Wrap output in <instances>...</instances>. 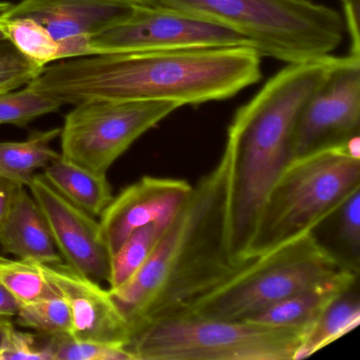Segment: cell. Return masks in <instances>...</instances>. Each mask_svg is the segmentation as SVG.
<instances>
[{
  "label": "cell",
  "mask_w": 360,
  "mask_h": 360,
  "mask_svg": "<svg viewBox=\"0 0 360 360\" xmlns=\"http://www.w3.org/2000/svg\"><path fill=\"white\" fill-rule=\"evenodd\" d=\"M60 131L62 128H53L33 132L24 141L0 142V176L28 187L37 170L60 157L51 147Z\"/></svg>",
  "instance_id": "cell-18"
},
{
  "label": "cell",
  "mask_w": 360,
  "mask_h": 360,
  "mask_svg": "<svg viewBox=\"0 0 360 360\" xmlns=\"http://www.w3.org/2000/svg\"><path fill=\"white\" fill-rule=\"evenodd\" d=\"M4 28L7 41L33 64L45 68L51 63L58 62V41L32 18L5 20Z\"/></svg>",
  "instance_id": "cell-22"
},
{
  "label": "cell",
  "mask_w": 360,
  "mask_h": 360,
  "mask_svg": "<svg viewBox=\"0 0 360 360\" xmlns=\"http://www.w3.org/2000/svg\"><path fill=\"white\" fill-rule=\"evenodd\" d=\"M309 326L174 316L134 334L127 349L134 360H295Z\"/></svg>",
  "instance_id": "cell-7"
},
{
  "label": "cell",
  "mask_w": 360,
  "mask_h": 360,
  "mask_svg": "<svg viewBox=\"0 0 360 360\" xmlns=\"http://www.w3.org/2000/svg\"><path fill=\"white\" fill-rule=\"evenodd\" d=\"M44 178L63 197L88 214L102 216L113 199L107 176L94 174L62 157L44 169Z\"/></svg>",
  "instance_id": "cell-17"
},
{
  "label": "cell",
  "mask_w": 360,
  "mask_h": 360,
  "mask_svg": "<svg viewBox=\"0 0 360 360\" xmlns=\"http://www.w3.org/2000/svg\"><path fill=\"white\" fill-rule=\"evenodd\" d=\"M28 188L47 220L65 263L98 283L108 282L111 254L101 223L63 197L43 174H35Z\"/></svg>",
  "instance_id": "cell-11"
},
{
  "label": "cell",
  "mask_w": 360,
  "mask_h": 360,
  "mask_svg": "<svg viewBox=\"0 0 360 360\" xmlns=\"http://www.w3.org/2000/svg\"><path fill=\"white\" fill-rule=\"evenodd\" d=\"M45 347L50 360H134L124 345L81 340L69 333L50 336Z\"/></svg>",
  "instance_id": "cell-24"
},
{
  "label": "cell",
  "mask_w": 360,
  "mask_h": 360,
  "mask_svg": "<svg viewBox=\"0 0 360 360\" xmlns=\"http://www.w3.org/2000/svg\"><path fill=\"white\" fill-rule=\"evenodd\" d=\"M330 58L288 64L240 107L227 130L233 153L229 252L246 259L267 197L294 160L295 131L303 109L326 79Z\"/></svg>",
  "instance_id": "cell-3"
},
{
  "label": "cell",
  "mask_w": 360,
  "mask_h": 360,
  "mask_svg": "<svg viewBox=\"0 0 360 360\" xmlns=\"http://www.w3.org/2000/svg\"><path fill=\"white\" fill-rule=\"evenodd\" d=\"M91 56L115 52L252 47L239 33L193 14L143 3L123 24L90 39ZM254 48V47H252Z\"/></svg>",
  "instance_id": "cell-9"
},
{
  "label": "cell",
  "mask_w": 360,
  "mask_h": 360,
  "mask_svg": "<svg viewBox=\"0 0 360 360\" xmlns=\"http://www.w3.org/2000/svg\"><path fill=\"white\" fill-rule=\"evenodd\" d=\"M358 275L345 269L333 279L297 292L245 320L274 328L311 326L334 299L357 284Z\"/></svg>",
  "instance_id": "cell-16"
},
{
  "label": "cell",
  "mask_w": 360,
  "mask_h": 360,
  "mask_svg": "<svg viewBox=\"0 0 360 360\" xmlns=\"http://www.w3.org/2000/svg\"><path fill=\"white\" fill-rule=\"evenodd\" d=\"M168 224L150 223L145 225L136 229L123 242L119 250L111 256L109 290L124 285L140 271L148 260Z\"/></svg>",
  "instance_id": "cell-20"
},
{
  "label": "cell",
  "mask_w": 360,
  "mask_h": 360,
  "mask_svg": "<svg viewBox=\"0 0 360 360\" xmlns=\"http://www.w3.org/2000/svg\"><path fill=\"white\" fill-rule=\"evenodd\" d=\"M20 187L22 185L0 176V226L7 218Z\"/></svg>",
  "instance_id": "cell-29"
},
{
  "label": "cell",
  "mask_w": 360,
  "mask_h": 360,
  "mask_svg": "<svg viewBox=\"0 0 360 360\" xmlns=\"http://www.w3.org/2000/svg\"><path fill=\"white\" fill-rule=\"evenodd\" d=\"M45 68L25 58L9 41H0V94L29 85Z\"/></svg>",
  "instance_id": "cell-27"
},
{
  "label": "cell",
  "mask_w": 360,
  "mask_h": 360,
  "mask_svg": "<svg viewBox=\"0 0 360 360\" xmlns=\"http://www.w3.org/2000/svg\"><path fill=\"white\" fill-rule=\"evenodd\" d=\"M360 131V53L330 58L328 75L301 113L294 160L345 146ZM292 160V161H294Z\"/></svg>",
  "instance_id": "cell-10"
},
{
  "label": "cell",
  "mask_w": 360,
  "mask_h": 360,
  "mask_svg": "<svg viewBox=\"0 0 360 360\" xmlns=\"http://www.w3.org/2000/svg\"><path fill=\"white\" fill-rule=\"evenodd\" d=\"M0 246L18 259L41 264L64 262L41 207L25 186L16 193L0 226Z\"/></svg>",
  "instance_id": "cell-15"
},
{
  "label": "cell",
  "mask_w": 360,
  "mask_h": 360,
  "mask_svg": "<svg viewBox=\"0 0 360 360\" xmlns=\"http://www.w3.org/2000/svg\"><path fill=\"white\" fill-rule=\"evenodd\" d=\"M222 25L262 56L288 64L332 56L345 39V18L311 0H142Z\"/></svg>",
  "instance_id": "cell-4"
},
{
  "label": "cell",
  "mask_w": 360,
  "mask_h": 360,
  "mask_svg": "<svg viewBox=\"0 0 360 360\" xmlns=\"http://www.w3.org/2000/svg\"><path fill=\"white\" fill-rule=\"evenodd\" d=\"M13 4L6 3V1H0V41H7V37H6L5 28H4V24H5V20H4V14L12 7Z\"/></svg>",
  "instance_id": "cell-32"
},
{
  "label": "cell",
  "mask_w": 360,
  "mask_h": 360,
  "mask_svg": "<svg viewBox=\"0 0 360 360\" xmlns=\"http://www.w3.org/2000/svg\"><path fill=\"white\" fill-rule=\"evenodd\" d=\"M20 307V301L0 282V317H16Z\"/></svg>",
  "instance_id": "cell-30"
},
{
  "label": "cell",
  "mask_w": 360,
  "mask_h": 360,
  "mask_svg": "<svg viewBox=\"0 0 360 360\" xmlns=\"http://www.w3.org/2000/svg\"><path fill=\"white\" fill-rule=\"evenodd\" d=\"M5 258H6V257H3V256H1V255H0V261H3L4 259H5Z\"/></svg>",
  "instance_id": "cell-34"
},
{
  "label": "cell",
  "mask_w": 360,
  "mask_h": 360,
  "mask_svg": "<svg viewBox=\"0 0 360 360\" xmlns=\"http://www.w3.org/2000/svg\"><path fill=\"white\" fill-rule=\"evenodd\" d=\"M14 328L11 318L0 317V347L3 345L8 333Z\"/></svg>",
  "instance_id": "cell-31"
},
{
  "label": "cell",
  "mask_w": 360,
  "mask_h": 360,
  "mask_svg": "<svg viewBox=\"0 0 360 360\" xmlns=\"http://www.w3.org/2000/svg\"><path fill=\"white\" fill-rule=\"evenodd\" d=\"M357 284L339 295L311 323L297 351L295 360L304 359L345 336L360 322Z\"/></svg>",
  "instance_id": "cell-19"
},
{
  "label": "cell",
  "mask_w": 360,
  "mask_h": 360,
  "mask_svg": "<svg viewBox=\"0 0 360 360\" xmlns=\"http://www.w3.org/2000/svg\"><path fill=\"white\" fill-rule=\"evenodd\" d=\"M231 165L226 144L218 164L193 185L140 271L109 290L131 337L224 283L250 260L236 262L229 252Z\"/></svg>",
  "instance_id": "cell-2"
},
{
  "label": "cell",
  "mask_w": 360,
  "mask_h": 360,
  "mask_svg": "<svg viewBox=\"0 0 360 360\" xmlns=\"http://www.w3.org/2000/svg\"><path fill=\"white\" fill-rule=\"evenodd\" d=\"M50 360L46 347L37 345V337L30 333L11 328L0 347V360Z\"/></svg>",
  "instance_id": "cell-28"
},
{
  "label": "cell",
  "mask_w": 360,
  "mask_h": 360,
  "mask_svg": "<svg viewBox=\"0 0 360 360\" xmlns=\"http://www.w3.org/2000/svg\"><path fill=\"white\" fill-rule=\"evenodd\" d=\"M18 323L39 334L53 336L71 334L72 315L66 298L60 292L33 302L20 304Z\"/></svg>",
  "instance_id": "cell-23"
},
{
  "label": "cell",
  "mask_w": 360,
  "mask_h": 360,
  "mask_svg": "<svg viewBox=\"0 0 360 360\" xmlns=\"http://www.w3.org/2000/svg\"><path fill=\"white\" fill-rule=\"evenodd\" d=\"M41 269L70 307L71 336L127 347L131 330L109 290L91 278L77 273L65 262L41 264Z\"/></svg>",
  "instance_id": "cell-13"
},
{
  "label": "cell",
  "mask_w": 360,
  "mask_h": 360,
  "mask_svg": "<svg viewBox=\"0 0 360 360\" xmlns=\"http://www.w3.org/2000/svg\"><path fill=\"white\" fill-rule=\"evenodd\" d=\"M75 106L60 131V157L103 176L143 134L180 108L163 101L89 100Z\"/></svg>",
  "instance_id": "cell-8"
},
{
  "label": "cell",
  "mask_w": 360,
  "mask_h": 360,
  "mask_svg": "<svg viewBox=\"0 0 360 360\" xmlns=\"http://www.w3.org/2000/svg\"><path fill=\"white\" fill-rule=\"evenodd\" d=\"M186 180L143 176L113 197L101 216V226L111 256L136 229L150 223L168 224L188 199Z\"/></svg>",
  "instance_id": "cell-12"
},
{
  "label": "cell",
  "mask_w": 360,
  "mask_h": 360,
  "mask_svg": "<svg viewBox=\"0 0 360 360\" xmlns=\"http://www.w3.org/2000/svg\"><path fill=\"white\" fill-rule=\"evenodd\" d=\"M338 214V240L345 252V264L359 274L360 264V191L349 195L340 207Z\"/></svg>",
  "instance_id": "cell-26"
},
{
  "label": "cell",
  "mask_w": 360,
  "mask_h": 360,
  "mask_svg": "<svg viewBox=\"0 0 360 360\" xmlns=\"http://www.w3.org/2000/svg\"><path fill=\"white\" fill-rule=\"evenodd\" d=\"M252 47L115 52L58 60L28 86L58 101H163L182 107L233 98L262 77Z\"/></svg>",
  "instance_id": "cell-1"
},
{
  "label": "cell",
  "mask_w": 360,
  "mask_h": 360,
  "mask_svg": "<svg viewBox=\"0 0 360 360\" xmlns=\"http://www.w3.org/2000/svg\"><path fill=\"white\" fill-rule=\"evenodd\" d=\"M360 191V158L347 147L290 162L263 206L246 259L257 258L314 229Z\"/></svg>",
  "instance_id": "cell-5"
},
{
  "label": "cell",
  "mask_w": 360,
  "mask_h": 360,
  "mask_svg": "<svg viewBox=\"0 0 360 360\" xmlns=\"http://www.w3.org/2000/svg\"><path fill=\"white\" fill-rule=\"evenodd\" d=\"M142 4V0H20L4 18H32L58 43L91 39L123 24Z\"/></svg>",
  "instance_id": "cell-14"
},
{
  "label": "cell",
  "mask_w": 360,
  "mask_h": 360,
  "mask_svg": "<svg viewBox=\"0 0 360 360\" xmlns=\"http://www.w3.org/2000/svg\"><path fill=\"white\" fill-rule=\"evenodd\" d=\"M0 282L20 301V304L33 302L58 294L44 274L41 263L35 261H0Z\"/></svg>",
  "instance_id": "cell-21"
},
{
  "label": "cell",
  "mask_w": 360,
  "mask_h": 360,
  "mask_svg": "<svg viewBox=\"0 0 360 360\" xmlns=\"http://www.w3.org/2000/svg\"><path fill=\"white\" fill-rule=\"evenodd\" d=\"M345 7H355L358 6V0H342Z\"/></svg>",
  "instance_id": "cell-33"
},
{
  "label": "cell",
  "mask_w": 360,
  "mask_h": 360,
  "mask_svg": "<svg viewBox=\"0 0 360 360\" xmlns=\"http://www.w3.org/2000/svg\"><path fill=\"white\" fill-rule=\"evenodd\" d=\"M58 101L31 90L0 94V125L26 126L37 117L56 112L62 107Z\"/></svg>",
  "instance_id": "cell-25"
},
{
  "label": "cell",
  "mask_w": 360,
  "mask_h": 360,
  "mask_svg": "<svg viewBox=\"0 0 360 360\" xmlns=\"http://www.w3.org/2000/svg\"><path fill=\"white\" fill-rule=\"evenodd\" d=\"M347 269L341 259L309 231L267 254L250 259L224 283L170 317L245 320L297 292L333 279Z\"/></svg>",
  "instance_id": "cell-6"
}]
</instances>
